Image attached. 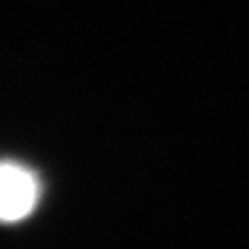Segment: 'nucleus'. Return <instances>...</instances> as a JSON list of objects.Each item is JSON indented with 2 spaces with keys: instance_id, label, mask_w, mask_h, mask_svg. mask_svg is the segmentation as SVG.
Listing matches in <instances>:
<instances>
[{
  "instance_id": "1",
  "label": "nucleus",
  "mask_w": 249,
  "mask_h": 249,
  "mask_svg": "<svg viewBox=\"0 0 249 249\" xmlns=\"http://www.w3.org/2000/svg\"><path fill=\"white\" fill-rule=\"evenodd\" d=\"M40 199V180L29 167L19 162H5L0 170V217L5 223H19L32 215Z\"/></svg>"
}]
</instances>
